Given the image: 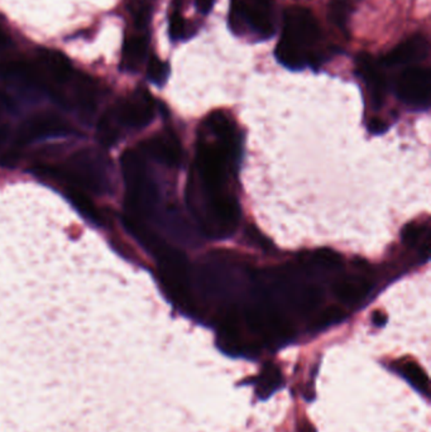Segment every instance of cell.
Returning <instances> with one entry per match:
<instances>
[{"label": "cell", "mask_w": 431, "mask_h": 432, "mask_svg": "<svg viewBox=\"0 0 431 432\" xmlns=\"http://www.w3.org/2000/svg\"><path fill=\"white\" fill-rule=\"evenodd\" d=\"M313 258L320 266H324L325 268H332V269L339 268V266L342 264V258L335 254L332 250H318L315 254L313 255Z\"/></svg>", "instance_id": "cell-23"}, {"label": "cell", "mask_w": 431, "mask_h": 432, "mask_svg": "<svg viewBox=\"0 0 431 432\" xmlns=\"http://www.w3.org/2000/svg\"><path fill=\"white\" fill-rule=\"evenodd\" d=\"M72 133L73 129L66 119L51 111L39 113L28 118L27 120H24L21 127L18 128L14 148L19 150V148L34 143L36 140L64 137Z\"/></svg>", "instance_id": "cell-6"}, {"label": "cell", "mask_w": 431, "mask_h": 432, "mask_svg": "<svg viewBox=\"0 0 431 432\" xmlns=\"http://www.w3.org/2000/svg\"><path fill=\"white\" fill-rule=\"evenodd\" d=\"M191 36L193 34H190V27L188 23L185 22V19L178 13L172 14L170 19V37L173 41H177V39L188 38Z\"/></svg>", "instance_id": "cell-21"}, {"label": "cell", "mask_w": 431, "mask_h": 432, "mask_svg": "<svg viewBox=\"0 0 431 432\" xmlns=\"http://www.w3.org/2000/svg\"><path fill=\"white\" fill-rule=\"evenodd\" d=\"M151 18V8L147 4H141L136 11V23L137 26L141 28L146 27L148 22H150Z\"/></svg>", "instance_id": "cell-25"}, {"label": "cell", "mask_w": 431, "mask_h": 432, "mask_svg": "<svg viewBox=\"0 0 431 432\" xmlns=\"http://www.w3.org/2000/svg\"><path fill=\"white\" fill-rule=\"evenodd\" d=\"M67 196L78 212L88 217L91 222H100L99 212L86 192L73 187H67Z\"/></svg>", "instance_id": "cell-18"}, {"label": "cell", "mask_w": 431, "mask_h": 432, "mask_svg": "<svg viewBox=\"0 0 431 432\" xmlns=\"http://www.w3.org/2000/svg\"><path fill=\"white\" fill-rule=\"evenodd\" d=\"M247 384L255 387V394L260 401L271 398L273 394L285 387V378L282 376L281 371L272 363H267L262 368L260 374L257 377L250 378Z\"/></svg>", "instance_id": "cell-12"}, {"label": "cell", "mask_w": 431, "mask_h": 432, "mask_svg": "<svg viewBox=\"0 0 431 432\" xmlns=\"http://www.w3.org/2000/svg\"><path fill=\"white\" fill-rule=\"evenodd\" d=\"M293 305L301 312H310L315 310L323 301V292L318 286H304L296 289L293 296Z\"/></svg>", "instance_id": "cell-17"}, {"label": "cell", "mask_w": 431, "mask_h": 432, "mask_svg": "<svg viewBox=\"0 0 431 432\" xmlns=\"http://www.w3.org/2000/svg\"><path fill=\"white\" fill-rule=\"evenodd\" d=\"M34 172L86 194H109L113 185L111 163L106 155L94 148L78 150L59 166L41 165Z\"/></svg>", "instance_id": "cell-1"}, {"label": "cell", "mask_w": 431, "mask_h": 432, "mask_svg": "<svg viewBox=\"0 0 431 432\" xmlns=\"http://www.w3.org/2000/svg\"><path fill=\"white\" fill-rule=\"evenodd\" d=\"M421 234H422V227L417 224H411L405 227L402 232V240L409 245H414L420 239Z\"/></svg>", "instance_id": "cell-24"}, {"label": "cell", "mask_w": 431, "mask_h": 432, "mask_svg": "<svg viewBox=\"0 0 431 432\" xmlns=\"http://www.w3.org/2000/svg\"><path fill=\"white\" fill-rule=\"evenodd\" d=\"M275 53L281 65L295 71L303 70L311 62L315 61V56L310 55L308 51L301 50L282 38L277 45Z\"/></svg>", "instance_id": "cell-15"}, {"label": "cell", "mask_w": 431, "mask_h": 432, "mask_svg": "<svg viewBox=\"0 0 431 432\" xmlns=\"http://www.w3.org/2000/svg\"><path fill=\"white\" fill-rule=\"evenodd\" d=\"M372 289L368 279L362 277L343 278L334 284V294L347 305H357L368 296Z\"/></svg>", "instance_id": "cell-13"}, {"label": "cell", "mask_w": 431, "mask_h": 432, "mask_svg": "<svg viewBox=\"0 0 431 432\" xmlns=\"http://www.w3.org/2000/svg\"><path fill=\"white\" fill-rule=\"evenodd\" d=\"M168 75H170V66L166 62L161 61L157 57H152L147 67V76L150 78L151 83H155L157 86H162L166 83Z\"/></svg>", "instance_id": "cell-19"}, {"label": "cell", "mask_w": 431, "mask_h": 432, "mask_svg": "<svg viewBox=\"0 0 431 432\" xmlns=\"http://www.w3.org/2000/svg\"><path fill=\"white\" fill-rule=\"evenodd\" d=\"M229 26L238 36L255 34L268 38L275 34L271 13V1L258 3L250 0H232L229 11Z\"/></svg>", "instance_id": "cell-4"}, {"label": "cell", "mask_w": 431, "mask_h": 432, "mask_svg": "<svg viewBox=\"0 0 431 432\" xmlns=\"http://www.w3.org/2000/svg\"><path fill=\"white\" fill-rule=\"evenodd\" d=\"M400 377L404 378L411 387L414 388L417 394H422L425 398H429V377L425 371L417 363L412 360L407 361H397L390 368Z\"/></svg>", "instance_id": "cell-14"}, {"label": "cell", "mask_w": 431, "mask_h": 432, "mask_svg": "<svg viewBox=\"0 0 431 432\" xmlns=\"http://www.w3.org/2000/svg\"><path fill=\"white\" fill-rule=\"evenodd\" d=\"M123 178L127 187L126 214L144 220L155 209L158 192L151 180L142 153L129 150L121 158Z\"/></svg>", "instance_id": "cell-3"}, {"label": "cell", "mask_w": 431, "mask_h": 432, "mask_svg": "<svg viewBox=\"0 0 431 432\" xmlns=\"http://www.w3.org/2000/svg\"><path fill=\"white\" fill-rule=\"evenodd\" d=\"M370 130L375 132V133H381V132L385 130V128H386L385 127L386 124L382 122V120H380V119H373V120L370 123Z\"/></svg>", "instance_id": "cell-26"}, {"label": "cell", "mask_w": 431, "mask_h": 432, "mask_svg": "<svg viewBox=\"0 0 431 432\" xmlns=\"http://www.w3.org/2000/svg\"><path fill=\"white\" fill-rule=\"evenodd\" d=\"M349 14V0H332L329 4V19L338 28L345 29Z\"/></svg>", "instance_id": "cell-20"}, {"label": "cell", "mask_w": 431, "mask_h": 432, "mask_svg": "<svg viewBox=\"0 0 431 432\" xmlns=\"http://www.w3.org/2000/svg\"><path fill=\"white\" fill-rule=\"evenodd\" d=\"M8 135H9V127L8 125H1L0 127V147L4 144L6 138H8Z\"/></svg>", "instance_id": "cell-28"}, {"label": "cell", "mask_w": 431, "mask_h": 432, "mask_svg": "<svg viewBox=\"0 0 431 432\" xmlns=\"http://www.w3.org/2000/svg\"><path fill=\"white\" fill-rule=\"evenodd\" d=\"M106 114L121 133L124 129H142L155 118V101L146 90H137L118 100Z\"/></svg>", "instance_id": "cell-5"}, {"label": "cell", "mask_w": 431, "mask_h": 432, "mask_svg": "<svg viewBox=\"0 0 431 432\" xmlns=\"http://www.w3.org/2000/svg\"><path fill=\"white\" fill-rule=\"evenodd\" d=\"M430 46L427 39L417 34L396 46L392 51L382 58V63L386 66H402L425 60L429 55Z\"/></svg>", "instance_id": "cell-9"}, {"label": "cell", "mask_w": 431, "mask_h": 432, "mask_svg": "<svg viewBox=\"0 0 431 432\" xmlns=\"http://www.w3.org/2000/svg\"><path fill=\"white\" fill-rule=\"evenodd\" d=\"M358 66H360V75L365 78V83L370 90L372 101L376 108L383 104L386 90H387V83L385 75L382 73L381 70L378 68L373 57L368 53H362L357 58Z\"/></svg>", "instance_id": "cell-11"}, {"label": "cell", "mask_w": 431, "mask_h": 432, "mask_svg": "<svg viewBox=\"0 0 431 432\" xmlns=\"http://www.w3.org/2000/svg\"><path fill=\"white\" fill-rule=\"evenodd\" d=\"M396 93L405 104L417 109H427L431 96L430 70L424 67L406 68L398 76Z\"/></svg>", "instance_id": "cell-8"}, {"label": "cell", "mask_w": 431, "mask_h": 432, "mask_svg": "<svg viewBox=\"0 0 431 432\" xmlns=\"http://www.w3.org/2000/svg\"><path fill=\"white\" fill-rule=\"evenodd\" d=\"M188 206L198 217L204 232L214 237H225L234 232L239 220L237 200L223 189L200 183L188 185Z\"/></svg>", "instance_id": "cell-2"}, {"label": "cell", "mask_w": 431, "mask_h": 432, "mask_svg": "<svg viewBox=\"0 0 431 432\" xmlns=\"http://www.w3.org/2000/svg\"><path fill=\"white\" fill-rule=\"evenodd\" d=\"M9 45H11V39L6 36V32L3 31V28L0 26V50L6 48Z\"/></svg>", "instance_id": "cell-27"}, {"label": "cell", "mask_w": 431, "mask_h": 432, "mask_svg": "<svg viewBox=\"0 0 431 432\" xmlns=\"http://www.w3.org/2000/svg\"><path fill=\"white\" fill-rule=\"evenodd\" d=\"M148 42L143 36H133L126 39L123 46V67L137 71L147 58Z\"/></svg>", "instance_id": "cell-16"}, {"label": "cell", "mask_w": 431, "mask_h": 432, "mask_svg": "<svg viewBox=\"0 0 431 432\" xmlns=\"http://www.w3.org/2000/svg\"><path fill=\"white\" fill-rule=\"evenodd\" d=\"M6 104V101H4V98L0 95V111L3 110V106Z\"/></svg>", "instance_id": "cell-30"}, {"label": "cell", "mask_w": 431, "mask_h": 432, "mask_svg": "<svg viewBox=\"0 0 431 432\" xmlns=\"http://www.w3.org/2000/svg\"><path fill=\"white\" fill-rule=\"evenodd\" d=\"M303 432H315V431H314V430H313V427H311V425H306V426H305V430H303Z\"/></svg>", "instance_id": "cell-31"}, {"label": "cell", "mask_w": 431, "mask_h": 432, "mask_svg": "<svg viewBox=\"0 0 431 432\" xmlns=\"http://www.w3.org/2000/svg\"><path fill=\"white\" fill-rule=\"evenodd\" d=\"M282 39L308 51L320 38V27L311 11L301 6H291L285 11Z\"/></svg>", "instance_id": "cell-7"}, {"label": "cell", "mask_w": 431, "mask_h": 432, "mask_svg": "<svg viewBox=\"0 0 431 432\" xmlns=\"http://www.w3.org/2000/svg\"><path fill=\"white\" fill-rule=\"evenodd\" d=\"M141 150L143 155H150L155 161L165 166H177L181 161V148L175 135L157 134L152 138L144 140Z\"/></svg>", "instance_id": "cell-10"}, {"label": "cell", "mask_w": 431, "mask_h": 432, "mask_svg": "<svg viewBox=\"0 0 431 432\" xmlns=\"http://www.w3.org/2000/svg\"><path fill=\"white\" fill-rule=\"evenodd\" d=\"M373 322L376 324L377 326H383L385 322H386V319H385L380 312H376V314L373 315Z\"/></svg>", "instance_id": "cell-29"}, {"label": "cell", "mask_w": 431, "mask_h": 432, "mask_svg": "<svg viewBox=\"0 0 431 432\" xmlns=\"http://www.w3.org/2000/svg\"><path fill=\"white\" fill-rule=\"evenodd\" d=\"M344 317H345V312L340 307L333 306V307H329V309L323 311V314L316 320L315 326L319 327V329L320 327L332 326L334 324H338V322L344 320Z\"/></svg>", "instance_id": "cell-22"}]
</instances>
